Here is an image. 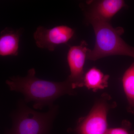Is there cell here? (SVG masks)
<instances>
[{
    "label": "cell",
    "instance_id": "obj_11",
    "mask_svg": "<svg viewBox=\"0 0 134 134\" xmlns=\"http://www.w3.org/2000/svg\"><path fill=\"white\" fill-rule=\"evenodd\" d=\"M107 134H134V130L129 121H124L120 126L109 128Z\"/></svg>",
    "mask_w": 134,
    "mask_h": 134
},
{
    "label": "cell",
    "instance_id": "obj_4",
    "mask_svg": "<svg viewBox=\"0 0 134 134\" xmlns=\"http://www.w3.org/2000/svg\"><path fill=\"white\" fill-rule=\"evenodd\" d=\"M116 106V103L111 96L103 93L96 100L88 114L78 120L74 129L75 133L107 134L109 129L108 113Z\"/></svg>",
    "mask_w": 134,
    "mask_h": 134
},
{
    "label": "cell",
    "instance_id": "obj_9",
    "mask_svg": "<svg viewBox=\"0 0 134 134\" xmlns=\"http://www.w3.org/2000/svg\"><path fill=\"white\" fill-rule=\"evenodd\" d=\"M109 77V75L105 74L97 68L92 67L85 74L83 86L93 92L103 90L108 87Z\"/></svg>",
    "mask_w": 134,
    "mask_h": 134
},
{
    "label": "cell",
    "instance_id": "obj_2",
    "mask_svg": "<svg viewBox=\"0 0 134 134\" xmlns=\"http://www.w3.org/2000/svg\"><path fill=\"white\" fill-rule=\"evenodd\" d=\"M93 27L96 42L92 50L88 49L86 58L95 61L108 56L122 55L134 58V48L127 44L121 38L123 28H114L110 23L99 21L86 17Z\"/></svg>",
    "mask_w": 134,
    "mask_h": 134
},
{
    "label": "cell",
    "instance_id": "obj_5",
    "mask_svg": "<svg viewBox=\"0 0 134 134\" xmlns=\"http://www.w3.org/2000/svg\"><path fill=\"white\" fill-rule=\"evenodd\" d=\"M74 33L73 29L66 25H59L51 29L40 26L34 32V37L38 47L53 51L57 46L68 42Z\"/></svg>",
    "mask_w": 134,
    "mask_h": 134
},
{
    "label": "cell",
    "instance_id": "obj_7",
    "mask_svg": "<svg viewBox=\"0 0 134 134\" xmlns=\"http://www.w3.org/2000/svg\"><path fill=\"white\" fill-rule=\"evenodd\" d=\"M91 5L90 12L86 17L110 23L111 19L126 6L125 2L122 0H101L89 2Z\"/></svg>",
    "mask_w": 134,
    "mask_h": 134
},
{
    "label": "cell",
    "instance_id": "obj_3",
    "mask_svg": "<svg viewBox=\"0 0 134 134\" xmlns=\"http://www.w3.org/2000/svg\"><path fill=\"white\" fill-rule=\"evenodd\" d=\"M49 108L47 112H38L20 102L13 126L7 134H48L57 110L55 106Z\"/></svg>",
    "mask_w": 134,
    "mask_h": 134
},
{
    "label": "cell",
    "instance_id": "obj_6",
    "mask_svg": "<svg viewBox=\"0 0 134 134\" xmlns=\"http://www.w3.org/2000/svg\"><path fill=\"white\" fill-rule=\"evenodd\" d=\"M87 46V43L83 41L79 45L71 47L68 52L67 61L70 74L66 80L74 90L83 86L84 66L88 50Z\"/></svg>",
    "mask_w": 134,
    "mask_h": 134
},
{
    "label": "cell",
    "instance_id": "obj_1",
    "mask_svg": "<svg viewBox=\"0 0 134 134\" xmlns=\"http://www.w3.org/2000/svg\"><path fill=\"white\" fill-rule=\"evenodd\" d=\"M6 83L10 90L23 93L25 102L33 101V107L36 109L41 110L46 106L51 107L54 100L61 96L75 94L68 80L54 82L39 79L34 68L29 70L26 77H13Z\"/></svg>",
    "mask_w": 134,
    "mask_h": 134
},
{
    "label": "cell",
    "instance_id": "obj_10",
    "mask_svg": "<svg viewBox=\"0 0 134 134\" xmlns=\"http://www.w3.org/2000/svg\"><path fill=\"white\" fill-rule=\"evenodd\" d=\"M122 82L127 101L128 111L134 114V62L124 73Z\"/></svg>",
    "mask_w": 134,
    "mask_h": 134
},
{
    "label": "cell",
    "instance_id": "obj_8",
    "mask_svg": "<svg viewBox=\"0 0 134 134\" xmlns=\"http://www.w3.org/2000/svg\"><path fill=\"white\" fill-rule=\"evenodd\" d=\"M21 31L6 28L0 35V55H18L19 39Z\"/></svg>",
    "mask_w": 134,
    "mask_h": 134
}]
</instances>
